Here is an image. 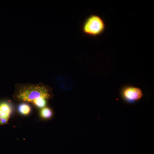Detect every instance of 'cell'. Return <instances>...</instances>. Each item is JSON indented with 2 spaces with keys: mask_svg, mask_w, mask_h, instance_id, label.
Instances as JSON below:
<instances>
[{
  "mask_svg": "<svg viewBox=\"0 0 154 154\" xmlns=\"http://www.w3.org/2000/svg\"><path fill=\"white\" fill-rule=\"evenodd\" d=\"M49 88L41 83H17L15 85L13 96L18 101L31 103L35 105L41 99L46 100L51 97Z\"/></svg>",
  "mask_w": 154,
  "mask_h": 154,
  "instance_id": "cell-1",
  "label": "cell"
},
{
  "mask_svg": "<svg viewBox=\"0 0 154 154\" xmlns=\"http://www.w3.org/2000/svg\"><path fill=\"white\" fill-rule=\"evenodd\" d=\"M106 28L103 19L96 15H91L84 21L82 27L83 33L87 35L96 37L102 34Z\"/></svg>",
  "mask_w": 154,
  "mask_h": 154,
  "instance_id": "cell-2",
  "label": "cell"
},
{
  "mask_svg": "<svg viewBox=\"0 0 154 154\" xmlns=\"http://www.w3.org/2000/svg\"><path fill=\"white\" fill-rule=\"evenodd\" d=\"M18 110L19 112L21 114L26 115L28 114L31 111L30 106L25 104H23L19 107Z\"/></svg>",
  "mask_w": 154,
  "mask_h": 154,
  "instance_id": "cell-6",
  "label": "cell"
},
{
  "mask_svg": "<svg viewBox=\"0 0 154 154\" xmlns=\"http://www.w3.org/2000/svg\"><path fill=\"white\" fill-rule=\"evenodd\" d=\"M40 115L42 118L44 119H48L52 117V112L50 108L48 107H44L41 110Z\"/></svg>",
  "mask_w": 154,
  "mask_h": 154,
  "instance_id": "cell-5",
  "label": "cell"
},
{
  "mask_svg": "<svg viewBox=\"0 0 154 154\" xmlns=\"http://www.w3.org/2000/svg\"><path fill=\"white\" fill-rule=\"evenodd\" d=\"M122 95L124 99L126 101L132 103L141 98L142 96V92L139 88L128 87L123 90Z\"/></svg>",
  "mask_w": 154,
  "mask_h": 154,
  "instance_id": "cell-3",
  "label": "cell"
},
{
  "mask_svg": "<svg viewBox=\"0 0 154 154\" xmlns=\"http://www.w3.org/2000/svg\"><path fill=\"white\" fill-rule=\"evenodd\" d=\"M11 112V108L8 103L4 102L0 104V125L7 123Z\"/></svg>",
  "mask_w": 154,
  "mask_h": 154,
  "instance_id": "cell-4",
  "label": "cell"
}]
</instances>
